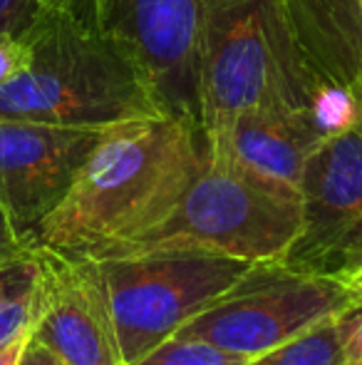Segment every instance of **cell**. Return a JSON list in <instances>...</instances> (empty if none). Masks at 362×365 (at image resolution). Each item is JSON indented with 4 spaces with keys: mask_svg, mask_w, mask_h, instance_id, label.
Segmentation results:
<instances>
[{
    "mask_svg": "<svg viewBox=\"0 0 362 365\" xmlns=\"http://www.w3.org/2000/svg\"><path fill=\"white\" fill-rule=\"evenodd\" d=\"M45 0H0V33L25 30L45 13Z\"/></svg>",
    "mask_w": 362,
    "mask_h": 365,
    "instance_id": "18",
    "label": "cell"
},
{
    "mask_svg": "<svg viewBox=\"0 0 362 365\" xmlns=\"http://www.w3.org/2000/svg\"><path fill=\"white\" fill-rule=\"evenodd\" d=\"M203 164V132L169 112L110 125L35 246L112 256L169 217Z\"/></svg>",
    "mask_w": 362,
    "mask_h": 365,
    "instance_id": "1",
    "label": "cell"
},
{
    "mask_svg": "<svg viewBox=\"0 0 362 365\" xmlns=\"http://www.w3.org/2000/svg\"><path fill=\"white\" fill-rule=\"evenodd\" d=\"M246 361L248 358L221 351L211 343L174 336L139 358L134 365H243Z\"/></svg>",
    "mask_w": 362,
    "mask_h": 365,
    "instance_id": "14",
    "label": "cell"
},
{
    "mask_svg": "<svg viewBox=\"0 0 362 365\" xmlns=\"http://www.w3.org/2000/svg\"><path fill=\"white\" fill-rule=\"evenodd\" d=\"M335 333L345 365L362 363V298L335 316Z\"/></svg>",
    "mask_w": 362,
    "mask_h": 365,
    "instance_id": "16",
    "label": "cell"
},
{
    "mask_svg": "<svg viewBox=\"0 0 362 365\" xmlns=\"http://www.w3.org/2000/svg\"><path fill=\"white\" fill-rule=\"evenodd\" d=\"M127 365L174 338L179 328L231 289L253 264L196 249H156L97 259Z\"/></svg>",
    "mask_w": 362,
    "mask_h": 365,
    "instance_id": "4",
    "label": "cell"
},
{
    "mask_svg": "<svg viewBox=\"0 0 362 365\" xmlns=\"http://www.w3.org/2000/svg\"><path fill=\"white\" fill-rule=\"evenodd\" d=\"M107 127L0 120V204L35 246V231L70 192Z\"/></svg>",
    "mask_w": 362,
    "mask_h": 365,
    "instance_id": "11",
    "label": "cell"
},
{
    "mask_svg": "<svg viewBox=\"0 0 362 365\" xmlns=\"http://www.w3.org/2000/svg\"><path fill=\"white\" fill-rule=\"evenodd\" d=\"M33 45H30L28 28L18 33H0V87L8 85L28 68Z\"/></svg>",
    "mask_w": 362,
    "mask_h": 365,
    "instance_id": "15",
    "label": "cell"
},
{
    "mask_svg": "<svg viewBox=\"0 0 362 365\" xmlns=\"http://www.w3.org/2000/svg\"><path fill=\"white\" fill-rule=\"evenodd\" d=\"M198 100L203 140L251 107L288 105L310 112L285 73L268 0H203Z\"/></svg>",
    "mask_w": 362,
    "mask_h": 365,
    "instance_id": "6",
    "label": "cell"
},
{
    "mask_svg": "<svg viewBox=\"0 0 362 365\" xmlns=\"http://www.w3.org/2000/svg\"><path fill=\"white\" fill-rule=\"evenodd\" d=\"M358 105H360V110H362V70H360V75H358Z\"/></svg>",
    "mask_w": 362,
    "mask_h": 365,
    "instance_id": "23",
    "label": "cell"
},
{
    "mask_svg": "<svg viewBox=\"0 0 362 365\" xmlns=\"http://www.w3.org/2000/svg\"><path fill=\"white\" fill-rule=\"evenodd\" d=\"M82 18L139 65L161 110L201 130L203 0H82Z\"/></svg>",
    "mask_w": 362,
    "mask_h": 365,
    "instance_id": "9",
    "label": "cell"
},
{
    "mask_svg": "<svg viewBox=\"0 0 362 365\" xmlns=\"http://www.w3.org/2000/svg\"><path fill=\"white\" fill-rule=\"evenodd\" d=\"M325 132L310 112L288 105H261L236 115L208 137L211 159L236 167L273 187L300 194V177Z\"/></svg>",
    "mask_w": 362,
    "mask_h": 365,
    "instance_id": "12",
    "label": "cell"
},
{
    "mask_svg": "<svg viewBox=\"0 0 362 365\" xmlns=\"http://www.w3.org/2000/svg\"><path fill=\"white\" fill-rule=\"evenodd\" d=\"M38 276V264H35V254H23L15 259L0 261V306L15 293L25 291L28 286L35 284Z\"/></svg>",
    "mask_w": 362,
    "mask_h": 365,
    "instance_id": "17",
    "label": "cell"
},
{
    "mask_svg": "<svg viewBox=\"0 0 362 365\" xmlns=\"http://www.w3.org/2000/svg\"><path fill=\"white\" fill-rule=\"evenodd\" d=\"M283 264L350 284L362 269V115L328 135L300 177V231Z\"/></svg>",
    "mask_w": 362,
    "mask_h": 365,
    "instance_id": "8",
    "label": "cell"
},
{
    "mask_svg": "<svg viewBox=\"0 0 362 365\" xmlns=\"http://www.w3.org/2000/svg\"><path fill=\"white\" fill-rule=\"evenodd\" d=\"M35 246L15 229V224L10 221L8 212L3 209L0 204V261H8V259H15V256H23V254H30Z\"/></svg>",
    "mask_w": 362,
    "mask_h": 365,
    "instance_id": "19",
    "label": "cell"
},
{
    "mask_svg": "<svg viewBox=\"0 0 362 365\" xmlns=\"http://www.w3.org/2000/svg\"><path fill=\"white\" fill-rule=\"evenodd\" d=\"M18 365H68V363H65L58 353H53L48 346H45V343H40L38 338L30 333V338H28V343H25V351H23V356H20Z\"/></svg>",
    "mask_w": 362,
    "mask_h": 365,
    "instance_id": "20",
    "label": "cell"
},
{
    "mask_svg": "<svg viewBox=\"0 0 362 365\" xmlns=\"http://www.w3.org/2000/svg\"><path fill=\"white\" fill-rule=\"evenodd\" d=\"M358 365H362V363H358Z\"/></svg>",
    "mask_w": 362,
    "mask_h": 365,
    "instance_id": "24",
    "label": "cell"
},
{
    "mask_svg": "<svg viewBox=\"0 0 362 365\" xmlns=\"http://www.w3.org/2000/svg\"><path fill=\"white\" fill-rule=\"evenodd\" d=\"M298 231L300 194L216 162L206 152V164L169 217L112 256L196 249L248 264L283 261Z\"/></svg>",
    "mask_w": 362,
    "mask_h": 365,
    "instance_id": "3",
    "label": "cell"
},
{
    "mask_svg": "<svg viewBox=\"0 0 362 365\" xmlns=\"http://www.w3.org/2000/svg\"><path fill=\"white\" fill-rule=\"evenodd\" d=\"M45 3L53 5V8H65V10H70V13L82 18V0H45Z\"/></svg>",
    "mask_w": 362,
    "mask_h": 365,
    "instance_id": "22",
    "label": "cell"
},
{
    "mask_svg": "<svg viewBox=\"0 0 362 365\" xmlns=\"http://www.w3.org/2000/svg\"><path fill=\"white\" fill-rule=\"evenodd\" d=\"M360 301L350 284L298 271L283 261L253 264L221 298L186 321L176 336L256 358Z\"/></svg>",
    "mask_w": 362,
    "mask_h": 365,
    "instance_id": "5",
    "label": "cell"
},
{
    "mask_svg": "<svg viewBox=\"0 0 362 365\" xmlns=\"http://www.w3.org/2000/svg\"><path fill=\"white\" fill-rule=\"evenodd\" d=\"M243 365H345L335 333V318L273 351L248 358Z\"/></svg>",
    "mask_w": 362,
    "mask_h": 365,
    "instance_id": "13",
    "label": "cell"
},
{
    "mask_svg": "<svg viewBox=\"0 0 362 365\" xmlns=\"http://www.w3.org/2000/svg\"><path fill=\"white\" fill-rule=\"evenodd\" d=\"M30 333L33 331H25V333H18L15 338H10L8 343L0 346V365H18L20 356L25 351V343H28Z\"/></svg>",
    "mask_w": 362,
    "mask_h": 365,
    "instance_id": "21",
    "label": "cell"
},
{
    "mask_svg": "<svg viewBox=\"0 0 362 365\" xmlns=\"http://www.w3.org/2000/svg\"><path fill=\"white\" fill-rule=\"evenodd\" d=\"M38 313L33 336L68 365H127L110 286L92 256L35 246Z\"/></svg>",
    "mask_w": 362,
    "mask_h": 365,
    "instance_id": "10",
    "label": "cell"
},
{
    "mask_svg": "<svg viewBox=\"0 0 362 365\" xmlns=\"http://www.w3.org/2000/svg\"><path fill=\"white\" fill-rule=\"evenodd\" d=\"M285 73L325 137L362 115V0H268Z\"/></svg>",
    "mask_w": 362,
    "mask_h": 365,
    "instance_id": "7",
    "label": "cell"
},
{
    "mask_svg": "<svg viewBox=\"0 0 362 365\" xmlns=\"http://www.w3.org/2000/svg\"><path fill=\"white\" fill-rule=\"evenodd\" d=\"M28 33L33 55L0 87V120L110 127L164 112L139 65L80 15L48 5Z\"/></svg>",
    "mask_w": 362,
    "mask_h": 365,
    "instance_id": "2",
    "label": "cell"
}]
</instances>
